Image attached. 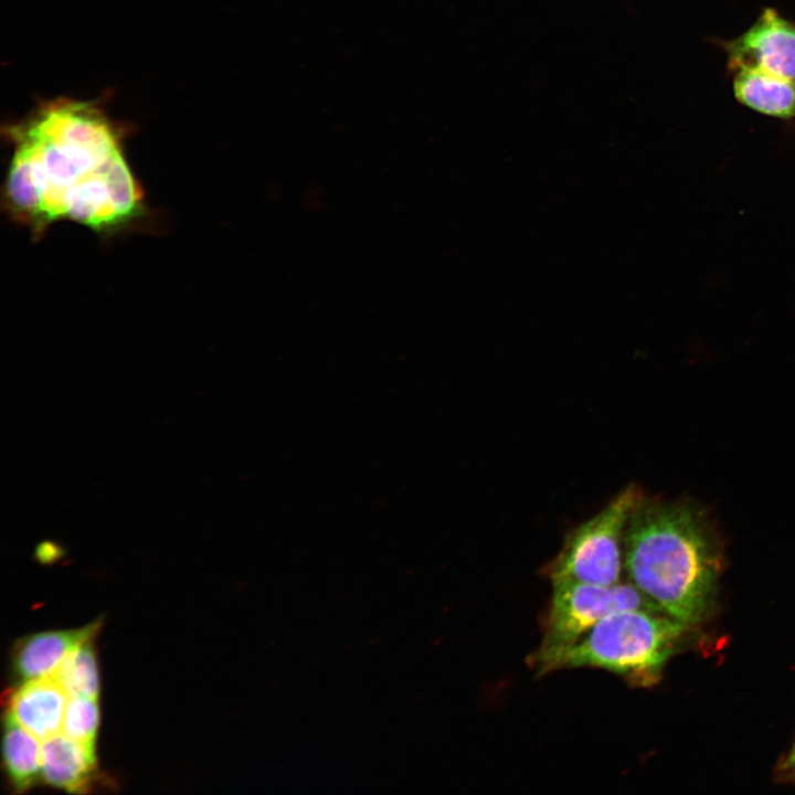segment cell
Wrapping results in <instances>:
<instances>
[{
	"label": "cell",
	"instance_id": "6da1fadb",
	"mask_svg": "<svg viewBox=\"0 0 795 795\" xmlns=\"http://www.w3.org/2000/svg\"><path fill=\"white\" fill-rule=\"evenodd\" d=\"M8 136L2 202L33 237L62 221L114 233L145 214L121 135L96 105L52 100L10 126Z\"/></svg>",
	"mask_w": 795,
	"mask_h": 795
},
{
	"label": "cell",
	"instance_id": "7a4b0ae2",
	"mask_svg": "<svg viewBox=\"0 0 795 795\" xmlns=\"http://www.w3.org/2000/svg\"><path fill=\"white\" fill-rule=\"evenodd\" d=\"M722 554L698 506L645 495L624 536V571L661 612L692 627L713 610Z\"/></svg>",
	"mask_w": 795,
	"mask_h": 795
},
{
	"label": "cell",
	"instance_id": "3957f363",
	"mask_svg": "<svg viewBox=\"0 0 795 795\" xmlns=\"http://www.w3.org/2000/svg\"><path fill=\"white\" fill-rule=\"evenodd\" d=\"M689 626L665 613L627 608L610 614L576 642L531 655L538 675L562 669L595 668L635 687H649L682 643Z\"/></svg>",
	"mask_w": 795,
	"mask_h": 795
},
{
	"label": "cell",
	"instance_id": "277c9868",
	"mask_svg": "<svg viewBox=\"0 0 795 795\" xmlns=\"http://www.w3.org/2000/svg\"><path fill=\"white\" fill-rule=\"evenodd\" d=\"M629 485L601 511L571 530L558 554L545 566L551 584L579 582L614 585L624 571V536L629 516L643 497Z\"/></svg>",
	"mask_w": 795,
	"mask_h": 795
},
{
	"label": "cell",
	"instance_id": "5b68a950",
	"mask_svg": "<svg viewBox=\"0 0 795 795\" xmlns=\"http://www.w3.org/2000/svg\"><path fill=\"white\" fill-rule=\"evenodd\" d=\"M627 608L661 612L629 581L607 586L552 583L543 638L538 650L548 651L571 645L610 614Z\"/></svg>",
	"mask_w": 795,
	"mask_h": 795
},
{
	"label": "cell",
	"instance_id": "8992f818",
	"mask_svg": "<svg viewBox=\"0 0 795 795\" xmlns=\"http://www.w3.org/2000/svg\"><path fill=\"white\" fill-rule=\"evenodd\" d=\"M719 44L728 72L745 67L795 81V22L773 8H764L743 33Z\"/></svg>",
	"mask_w": 795,
	"mask_h": 795
},
{
	"label": "cell",
	"instance_id": "52a82bcc",
	"mask_svg": "<svg viewBox=\"0 0 795 795\" xmlns=\"http://www.w3.org/2000/svg\"><path fill=\"white\" fill-rule=\"evenodd\" d=\"M99 627L98 619L82 628L49 630L22 638L13 653L15 672L24 681L54 676L68 654L94 638Z\"/></svg>",
	"mask_w": 795,
	"mask_h": 795
},
{
	"label": "cell",
	"instance_id": "ba28073f",
	"mask_svg": "<svg viewBox=\"0 0 795 795\" xmlns=\"http://www.w3.org/2000/svg\"><path fill=\"white\" fill-rule=\"evenodd\" d=\"M67 699L53 676L31 679L13 693L9 710L24 729L44 741L62 729Z\"/></svg>",
	"mask_w": 795,
	"mask_h": 795
},
{
	"label": "cell",
	"instance_id": "9c48e42d",
	"mask_svg": "<svg viewBox=\"0 0 795 795\" xmlns=\"http://www.w3.org/2000/svg\"><path fill=\"white\" fill-rule=\"evenodd\" d=\"M41 767L50 785L72 793L85 792L96 770L95 746L57 733L41 744Z\"/></svg>",
	"mask_w": 795,
	"mask_h": 795
},
{
	"label": "cell",
	"instance_id": "30bf717a",
	"mask_svg": "<svg viewBox=\"0 0 795 795\" xmlns=\"http://www.w3.org/2000/svg\"><path fill=\"white\" fill-rule=\"evenodd\" d=\"M729 73L734 97L740 104L775 118L795 117V81L745 67Z\"/></svg>",
	"mask_w": 795,
	"mask_h": 795
},
{
	"label": "cell",
	"instance_id": "8fae6325",
	"mask_svg": "<svg viewBox=\"0 0 795 795\" xmlns=\"http://www.w3.org/2000/svg\"><path fill=\"white\" fill-rule=\"evenodd\" d=\"M3 755L9 776L17 791H25L39 778L41 745L9 710L4 717Z\"/></svg>",
	"mask_w": 795,
	"mask_h": 795
},
{
	"label": "cell",
	"instance_id": "7c38bea8",
	"mask_svg": "<svg viewBox=\"0 0 795 795\" xmlns=\"http://www.w3.org/2000/svg\"><path fill=\"white\" fill-rule=\"evenodd\" d=\"M92 639L74 648L53 676L68 697L98 698V671Z\"/></svg>",
	"mask_w": 795,
	"mask_h": 795
},
{
	"label": "cell",
	"instance_id": "4fadbf2b",
	"mask_svg": "<svg viewBox=\"0 0 795 795\" xmlns=\"http://www.w3.org/2000/svg\"><path fill=\"white\" fill-rule=\"evenodd\" d=\"M99 711L96 699L87 697H68L62 733L80 743L95 746Z\"/></svg>",
	"mask_w": 795,
	"mask_h": 795
},
{
	"label": "cell",
	"instance_id": "5bb4252c",
	"mask_svg": "<svg viewBox=\"0 0 795 795\" xmlns=\"http://www.w3.org/2000/svg\"><path fill=\"white\" fill-rule=\"evenodd\" d=\"M793 766H795V741H794L793 745L791 746L788 753L780 762L778 772L788 770Z\"/></svg>",
	"mask_w": 795,
	"mask_h": 795
},
{
	"label": "cell",
	"instance_id": "9a60e30c",
	"mask_svg": "<svg viewBox=\"0 0 795 795\" xmlns=\"http://www.w3.org/2000/svg\"><path fill=\"white\" fill-rule=\"evenodd\" d=\"M55 550L56 548H53L52 544L47 545V543H43V545L38 549V555L43 561L52 560L56 555Z\"/></svg>",
	"mask_w": 795,
	"mask_h": 795
},
{
	"label": "cell",
	"instance_id": "2e32d148",
	"mask_svg": "<svg viewBox=\"0 0 795 795\" xmlns=\"http://www.w3.org/2000/svg\"><path fill=\"white\" fill-rule=\"evenodd\" d=\"M780 774H781L780 776H781L785 782L795 783V766H793V767H791V768H788V770L782 771V772H780Z\"/></svg>",
	"mask_w": 795,
	"mask_h": 795
}]
</instances>
